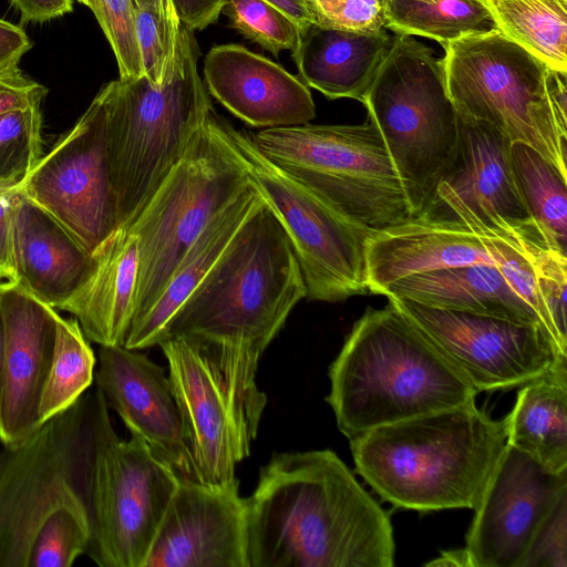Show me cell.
Returning <instances> with one entry per match:
<instances>
[{
    "mask_svg": "<svg viewBox=\"0 0 567 567\" xmlns=\"http://www.w3.org/2000/svg\"><path fill=\"white\" fill-rule=\"evenodd\" d=\"M247 499L248 567H392L388 514L330 450L274 453Z\"/></svg>",
    "mask_w": 567,
    "mask_h": 567,
    "instance_id": "6da1fadb",
    "label": "cell"
},
{
    "mask_svg": "<svg viewBox=\"0 0 567 567\" xmlns=\"http://www.w3.org/2000/svg\"><path fill=\"white\" fill-rule=\"evenodd\" d=\"M507 446L504 419L475 401L350 440L357 473L385 502L419 512L475 509Z\"/></svg>",
    "mask_w": 567,
    "mask_h": 567,
    "instance_id": "7a4b0ae2",
    "label": "cell"
},
{
    "mask_svg": "<svg viewBox=\"0 0 567 567\" xmlns=\"http://www.w3.org/2000/svg\"><path fill=\"white\" fill-rule=\"evenodd\" d=\"M326 398L352 440L369 430L465 405L478 393L390 300L368 307L329 368Z\"/></svg>",
    "mask_w": 567,
    "mask_h": 567,
    "instance_id": "3957f363",
    "label": "cell"
},
{
    "mask_svg": "<svg viewBox=\"0 0 567 567\" xmlns=\"http://www.w3.org/2000/svg\"><path fill=\"white\" fill-rule=\"evenodd\" d=\"M303 298L291 244L262 200L176 311L164 339L198 337L262 354Z\"/></svg>",
    "mask_w": 567,
    "mask_h": 567,
    "instance_id": "277c9868",
    "label": "cell"
},
{
    "mask_svg": "<svg viewBox=\"0 0 567 567\" xmlns=\"http://www.w3.org/2000/svg\"><path fill=\"white\" fill-rule=\"evenodd\" d=\"M193 31L179 28L174 56L158 85L144 75L111 81L107 152L117 228L126 226L176 166L213 107L202 81Z\"/></svg>",
    "mask_w": 567,
    "mask_h": 567,
    "instance_id": "5b68a950",
    "label": "cell"
},
{
    "mask_svg": "<svg viewBox=\"0 0 567 567\" xmlns=\"http://www.w3.org/2000/svg\"><path fill=\"white\" fill-rule=\"evenodd\" d=\"M182 415L196 481L237 484L250 454L267 396L256 382L262 355L241 344L177 336L158 344Z\"/></svg>",
    "mask_w": 567,
    "mask_h": 567,
    "instance_id": "8992f818",
    "label": "cell"
},
{
    "mask_svg": "<svg viewBox=\"0 0 567 567\" xmlns=\"http://www.w3.org/2000/svg\"><path fill=\"white\" fill-rule=\"evenodd\" d=\"M249 135L269 161L351 220L380 230L413 218L371 116L357 125L307 123Z\"/></svg>",
    "mask_w": 567,
    "mask_h": 567,
    "instance_id": "52a82bcc",
    "label": "cell"
},
{
    "mask_svg": "<svg viewBox=\"0 0 567 567\" xmlns=\"http://www.w3.org/2000/svg\"><path fill=\"white\" fill-rule=\"evenodd\" d=\"M406 194L413 217L432 202L457 146L458 115L443 59L396 34L364 97Z\"/></svg>",
    "mask_w": 567,
    "mask_h": 567,
    "instance_id": "ba28073f",
    "label": "cell"
},
{
    "mask_svg": "<svg viewBox=\"0 0 567 567\" xmlns=\"http://www.w3.org/2000/svg\"><path fill=\"white\" fill-rule=\"evenodd\" d=\"M250 182L212 107L179 162L124 226L138 239V280L132 322L155 302L208 223Z\"/></svg>",
    "mask_w": 567,
    "mask_h": 567,
    "instance_id": "9c48e42d",
    "label": "cell"
},
{
    "mask_svg": "<svg viewBox=\"0 0 567 567\" xmlns=\"http://www.w3.org/2000/svg\"><path fill=\"white\" fill-rule=\"evenodd\" d=\"M443 48L446 90L456 112L532 146L567 177V128L550 103L549 68L499 30Z\"/></svg>",
    "mask_w": 567,
    "mask_h": 567,
    "instance_id": "30bf717a",
    "label": "cell"
},
{
    "mask_svg": "<svg viewBox=\"0 0 567 567\" xmlns=\"http://www.w3.org/2000/svg\"><path fill=\"white\" fill-rule=\"evenodd\" d=\"M109 405L91 393V542L86 555L101 567H144L179 484L174 470L136 435L121 440Z\"/></svg>",
    "mask_w": 567,
    "mask_h": 567,
    "instance_id": "8fae6325",
    "label": "cell"
},
{
    "mask_svg": "<svg viewBox=\"0 0 567 567\" xmlns=\"http://www.w3.org/2000/svg\"><path fill=\"white\" fill-rule=\"evenodd\" d=\"M218 126L274 213L297 258L306 298L337 302L367 295L365 250L375 231L346 217L292 178L217 113Z\"/></svg>",
    "mask_w": 567,
    "mask_h": 567,
    "instance_id": "7c38bea8",
    "label": "cell"
},
{
    "mask_svg": "<svg viewBox=\"0 0 567 567\" xmlns=\"http://www.w3.org/2000/svg\"><path fill=\"white\" fill-rule=\"evenodd\" d=\"M91 393L3 446L0 465V567H29L47 517L66 499H90ZM90 503V502H89Z\"/></svg>",
    "mask_w": 567,
    "mask_h": 567,
    "instance_id": "4fadbf2b",
    "label": "cell"
},
{
    "mask_svg": "<svg viewBox=\"0 0 567 567\" xmlns=\"http://www.w3.org/2000/svg\"><path fill=\"white\" fill-rule=\"evenodd\" d=\"M109 91L44 154L19 190L53 216L91 255L117 228L107 152Z\"/></svg>",
    "mask_w": 567,
    "mask_h": 567,
    "instance_id": "5bb4252c",
    "label": "cell"
},
{
    "mask_svg": "<svg viewBox=\"0 0 567 567\" xmlns=\"http://www.w3.org/2000/svg\"><path fill=\"white\" fill-rule=\"evenodd\" d=\"M477 392L520 386L567 364L539 323L427 307L386 297Z\"/></svg>",
    "mask_w": 567,
    "mask_h": 567,
    "instance_id": "9a60e30c",
    "label": "cell"
},
{
    "mask_svg": "<svg viewBox=\"0 0 567 567\" xmlns=\"http://www.w3.org/2000/svg\"><path fill=\"white\" fill-rule=\"evenodd\" d=\"M457 115L455 154L421 215L458 220L478 236L530 220L512 174V142L485 122Z\"/></svg>",
    "mask_w": 567,
    "mask_h": 567,
    "instance_id": "2e32d148",
    "label": "cell"
},
{
    "mask_svg": "<svg viewBox=\"0 0 567 567\" xmlns=\"http://www.w3.org/2000/svg\"><path fill=\"white\" fill-rule=\"evenodd\" d=\"M565 492L567 471H546L507 444L474 509L464 547L470 567H519L539 525Z\"/></svg>",
    "mask_w": 567,
    "mask_h": 567,
    "instance_id": "e0dca14e",
    "label": "cell"
},
{
    "mask_svg": "<svg viewBox=\"0 0 567 567\" xmlns=\"http://www.w3.org/2000/svg\"><path fill=\"white\" fill-rule=\"evenodd\" d=\"M144 567H248L247 499L238 483L179 481Z\"/></svg>",
    "mask_w": 567,
    "mask_h": 567,
    "instance_id": "ac0fdd59",
    "label": "cell"
},
{
    "mask_svg": "<svg viewBox=\"0 0 567 567\" xmlns=\"http://www.w3.org/2000/svg\"><path fill=\"white\" fill-rule=\"evenodd\" d=\"M58 312L16 282H0V443L10 446L41 424L39 404L51 364Z\"/></svg>",
    "mask_w": 567,
    "mask_h": 567,
    "instance_id": "d6986e66",
    "label": "cell"
},
{
    "mask_svg": "<svg viewBox=\"0 0 567 567\" xmlns=\"http://www.w3.org/2000/svg\"><path fill=\"white\" fill-rule=\"evenodd\" d=\"M94 380L131 435L140 436L181 481H196L179 408L161 365L138 350L100 346Z\"/></svg>",
    "mask_w": 567,
    "mask_h": 567,
    "instance_id": "ffe728a7",
    "label": "cell"
},
{
    "mask_svg": "<svg viewBox=\"0 0 567 567\" xmlns=\"http://www.w3.org/2000/svg\"><path fill=\"white\" fill-rule=\"evenodd\" d=\"M204 80L213 97L254 127L302 125L316 116L311 92L299 76L239 44L213 47Z\"/></svg>",
    "mask_w": 567,
    "mask_h": 567,
    "instance_id": "44dd1931",
    "label": "cell"
},
{
    "mask_svg": "<svg viewBox=\"0 0 567 567\" xmlns=\"http://www.w3.org/2000/svg\"><path fill=\"white\" fill-rule=\"evenodd\" d=\"M365 262L369 292L375 295L419 274L474 264L495 265L482 238L463 223L424 215L375 230L367 243Z\"/></svg>",
    "mask_w": 567,
    "mask_h": 567,
    "instance_id": "7402d4cb",
    "label": "cell"
},
{
    "mask_svg": "<svg viewBox=\"0 0 567 567\" xmlns=\"http://www.w3.org/2000/svg\"><path fill=\"white\" fill-rule=\"evenodd\" d=\"M16 284L62 310L95 267L91 255L53 216L20 190L13 219Z\"/></svg>",
    "mask_w": 567,
    "mask_h": 567,
    "instance_id": "603a6c76",
    "label": "cell"
},
{
    "mask_svg": "<svg viewBox=\"0 0 567 567\" xmlns=\"http://www.w3.org/2000/svg\"><path fill=\"white\" fill-rule=\"evenodd\" d=\"M93 256L94 270L62 310L74 316L89 341L123 346L135 312L138 239L118 227Z\"/></svg>",
    "mask_w": 567,
    "mask_h": 567,
    "instance_id": "cb8c5ba5",
    "label": "cell"
},
{
    "mask_svg": "<svg viewBox=\"0 0 567 567\" xmlns=\"http://www.w3.org/2000/svg\"><path fill=\"white\" fill-rule=\"evenodd\" d=\"M393 38L384 29L363 32L312 23L300 33L292 56L308 87L329 100L347 97L363 103Z\"/></svg>",
    "mask_w": 567,
    "mask_h": 567,
    "instance_id": "d4e9b609",
    "label": "cell"
},
{
    "mask_svg": "<svg viewBox=\"0 0 567 567\" xmlns=\"http://www.w3.org/2000/svg\"><path fill=\"white\" fill-rule=\"evenodd\" d=\"M262 200L250 182L208 223L188 248L155 302L131 323L123 344L125 348L141 351L158 346L164 340L166 328L176 311L209 272Z\"/></svg>",
    "mask_w": 567,
    "mask_h": 567,
    "instance_id": "484cf974",
    "label": "cell"
},
{
    "mask_svg": "<svg viewBox=\"0 0 567 567\" xmlns=\"http://www.w3.org/2000/svg\"><path fill=\"white\" fill-rule=\"evenodd\" d=\"M381 295L439 309L543 326L537 313L508 286L499 269L492 264L414 275L389 285Z\"/></svg>",
    "mask_w": 567,
    "mask_h": 567,
    "instance_id": "4316f807",
    "label": "cell"
},
{
    "mask_svg": "<svg viewBox=\"0 0 567 567\" xmlns=\"http://www.w3.org/2000/svg\"><path fill=\"white\" fill-rule=\"evenodd\" d=\"M504 421L508 445L546 471H567V364L523 384Z\"/></svg>",
    "mask_w": 567,
    "mask_h": 567,
    "instance_id": "83f0119b",
    "label": "cell"
},
{
    "mask_svg": "<svg viewBox=\"0 0 567 567\" xmlns=\"http://www.w3.org/2000/svg\"><path fill=\"white\" fill-rule=\"evenodd\" d=\"M497 30L543 61L567 73V0H481Z\"/></svg>",
    "mask_w": 567,
    "mask_h": 567,
    "instance_id": "f1b7e54d",
    "label": "cell"
},
{
    "mask_svg": "<svg viewBox=\"0 0 567 567\" xmlns=\"http://www.w3.org/2000/svg\"><path fill=\"white\" fill-rule=\"evenodd\" d=\"M509 162L517 192L529 217L549 243L566 254L567 177L523 142L511 143Z\"/></svg>",
    "mask_w": 567,
    "mask_h": 567,
    "instance_id": "f546056e",
    "label": "cell"
},
{
    "mask_svg": "<svg viewBox=\"0 0 567 567\" xmlns=\"http://www.w3.org/2000/svg\"><path fill=\"white\" fill-rule=\"evenodd\" d=\"M384 28L421 35L442 47L473 34L497 30L481 0H384Z\"/></svg>",
    "mask_w": 567,
    "mask_h": 567,
    "instance_id": "4dcf8cb0",
    "label": "cell"
},
{
    "mask_svg": "<svg viewBox=\"0 0 567 567\" xmlns=\"http://www.w3.org/2000/svg\"><path fill=\"white\" fill-rule=\"evenodd\" d=\"M96 358L78 320L56 318L54 351L39 404L40 424L68 410L91 386Z\"/></svg>",
    "mask_w": 567,
    "mask_h": 567,
    "instance_id": "1f68e13d",
    "label": "cell"
},
{
    "mask_svg": "<svg viewBox=\"0 0 567 567\" xmlns=\"http://www.w3.org/2000/svg\"><path fill=\"white\" fill-rule=\"evenodd\" d=\"M91 515L85 495L60 504L44 520L34 538L29 567H71L87 553Z\"/></svg>",
    "mask_w": 567,
    "mask_h": 567,
    "instance_id": "d6a6232c",
    "label": "cell"
},
{
    "mask_svg": "<svg viewBox=\"0 0 567 567\" xmlns=\"http://www.w3.org/2000/svg\"><path fill=\"white\" fill-rule=\"evenodd\" d=\"M41 103L0 115V190H17L42 152Z\"/></svg>",
    "mask_w": 567,
    "mask_h": 567,
    "instance_id": "836d02e7",
    "label": "cell"
},
{
    "mask_svg": "<svg viewBox=\"0 0 567 567\" xmlns=\"http://www.w3.org/2000/svg\"><path fill=\"white\" fill-rule=\"evenodd\" d=\"M182 21L173 0L135 6V32L143 75L158 85L174 56Z\"/></svg>",
    "mask_w": 567,
    "mask_h": 567,
    "instance_id": "e575fe53",
    "label": "cell"
},
{
    "mask_svg": "<svg viewBox=\"0 0 567 567\" xmlns=\"http://www.w3.org/2000/svg\"><path fill=\"white\" fill-rule=\"evenodd\" d=\"M221 12L236 31L276 56L299 44V27L266 0H227Z\"/></svg>",
    "mask_w": 567,
    "mask_h": 567,
    "instance_id": "d590c367",
    "label": "cell"
},
{
    "mask_svg": "<svg viewBox=\"0 0 567 567\" xmlns=\"http://www.w3.org/2000/svg\"><path fill=\"white\" fill-rule=\"evenodd\" d=\"M95 14L117 62L120 79L143 75L135 32L134 0H94Z\"/></svg>",
    "mask_w": 567,
    "mask_h": 567,
    "instance_id": "8d00e7d4",
    "label": "cell"
},
{
    "mask_svg": "<svg viewBox=\"0 0 567 567\" xmlns=\"http://www.w3.org/2000/svg\"><path fill=\"white\" fill-rule=\"evenodd\" d=\"M519 567H567V492L539 525Z\"/></svg>",
    "mask_w": 567,
    "mask_h": 567,
    "instance_id": "74e56055",
    "label": "cell"
},
{
    "mask_svg": "<svg viewBox=\"0 0 567 567\" xmlns=\"http://www.w3.org/2000/svg\"><path fill=\"white\" fill-rule=\"evenodd\" d=\"M384 0H309L315 23L321 27L377 32L384 29Z\"/></svg>",
    "mask_w": 567,
    "mask_h": 567,
    "instance_id": "f35d334b",
    "label": "cell"
},
{
    "mask_svg": "<svg viewBox=\"0 0 567 567\" xmlns=\"http://www.w3.org/2000/svg\"><path fill=\"white\" fill-rule=\"evenodd\" d=\"M18 195L19 189L0 190V282L16 281L13 219Z\"/></svg>",
    "mask_w": 567,
    "mask_h": 567,
    "instance_id": "ab89813d",
    "label": "cell"
},
{
    "mask_svg": "<svg viewBox=\"0 0 567 567\" xmlns=\"http://www.w3.org/2000/svg\"><path fill=\"white\" fill-rule=\"evenodd\" d=\"M47 89L21 71L0 82V115L41 103Z\"/></svg>",
    "mask_w": 567,
    "mask_h": 567,
    "instance_id": "60d3db41",
    "label": "cell"
},
{
    "mask_svg": "<svg viewBox=\"0 0 567 567\" xmlns=\"http://www.w3.org/2000/svg\"><path fill=\"white\" fill-rule=\"evenodd\" d=\"M31 47L32 42L21 27L0 19V72L19 68L21 58Z\"/></svg>",
    "mask_w": 567,
    "mask_h": 567,
    "instance_id": "b9f144b4",
    "label": "cell"
},
{
    "mask_svg": "<svg viewBox=\"0 0 567 567\" xmlns=\"http://www.w3.org/2000/svg\"><path fill=\"white\" fill-rule=\"evenodd\" d=\"M227 0H173L182 23L202 30L216 22Z\"/></svg>",
    "mask_w": 567,
    "mask_h": 567,
    "instance_id": "7bdbcfd3",
    "label": "cell"
},
{
    "mask_svg": "<svg viewBox=\"0 0 567 567\" xmlns=\"http://www.w3.org/2000/svg\"><path fill=\"white\" fill-rule=\"evenodd\" d=\"M22 22L43 23L73 10V0H10Z\"/></svg>",
    "mask_w": 567,
    "mask_h": 567,
    "instance_id": "ee69618b",
    "label": "cell"
},
{
    "mask_svg": "<svg viewBox=\"0 0 567 567\" xmlns=\"http://www.w3.org/2000/svg\"><path fill=\"white\" fill-rule=\"evenodd\" d=\"M547 91L558 122L563 127L567 128L566 75L549 68L547 72Z\"/></svg>",
    "mask_w": 567,
    "mask_h": 567,
    "instance_id": "f6af8a7d",
    "label": "cell"
},
{
    "mask_svg": "<svg viewBox=\"0 0 567 567\" xmlns=\"http://www.w3.org/2000/svg\"><path fill=\"white\" fill-rule=\"evenodd\" d=\"M286 13L300 29L305 31L315 23L309 0H266Z\"/></svg>",
    "mask_w": 567,
    "mask_h": 567,
    "instance_id": "bcb514c9",
    "label": "cell"
},
{
    "mask_svg": "<svg viewBox=\"0 0 567 567\" xmlns=\"http://www.w3.org/2000/svg\"><path fill=\"white\" fill-rule=\"evenodd\" d=\"M429 566H470L468 558L466 553L463 549L449 550L442 553L440 557L431 563H427Z\"/></svg>",
    "mask_w": 567,
    "mask_h": 567,
    "instance_id": "7dc6e473",
    "label": "cell"
},
{
    "mask_svg": "<svg viewBox=\"0 0 567 567\" xmlns=\"http://www.w3.org/2000/svg\"><path fill=\"white\" fill-rule=\"evenodd\" d=\"M20 71L19 68L17 69H13V70H10V71H6V72H0V82L14 75L16 73H18Z\"/></svg>",
    "mask_w": 567,
    "mask_h": 567,
    "instance_id": "c3c4849f",
    "label": "cell"
},
{
    "mask_svg": "<svg viewBox=\"0 0 567 567\" xmlns=\"http://www.w3.org/2000/svg\"><path fill=\"white\" fill-rule=\"evenodd\" d=\"M78 1H80L82 4L86 6L92 11L94 10V7H95L94 0H78Z\"/></svg>",
    "mask_w": 567,
    "mask_h": 567,
    "instance_id": "681fc988",
    "label": "cell"
},
{
    "mask_svg": "<svg viewBox=\"0 0 567 567\" xmlns=\"http://www.w3.org/2000/svg\"><path fill=\"white\" fill-rule=\"evenodd\" d=\"M134 1H135V6H144V4L156 2L158 0H134Z\"/></svg>",
    "mask_w": 567,
    "mask_h": 567,
    "instance_id": "f907efd6",
    "label": "cell"
},
{
    "mask_svg": "<svg viewBox=\"0 0 567 567\" xmlns=\"http://www.w3.org/2000/svg\"><path fill=\"white\" fill-rule=\"evenodd\" d=\"M0 354H1V332H0Z\"/></svg>",
    "mask_w": 567,
    "mask_h": 567,
    "instance_id": "816d5d0a",
    "label": "cell"
},
{
    "mask_svg": "<svg viewBox=\"0 0 567 567\" xmlns=\"http://www.w3.org/2000/svg\"><path fill=\"white\" fill-rule=\"evenodd\" d=\"M1 455H2V450H0V465H1Z\"/></svg>",
    "mask_w": 567,
    "mask_h": 567,
    "instance_id": "f5cc1de1",
    "label": "cell"
}]
</instances>
